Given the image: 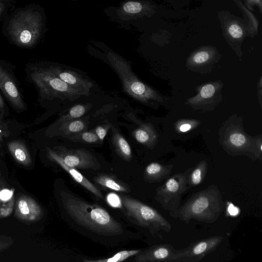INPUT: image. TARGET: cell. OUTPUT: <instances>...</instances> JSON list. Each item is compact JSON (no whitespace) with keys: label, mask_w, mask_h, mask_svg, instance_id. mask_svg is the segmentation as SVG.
Listing matches in <instances>:
<instances>
[{"label":"cell","mask_w":262,"mask_h":262,"mask_svg":"<svg viewBox=\"0 0 262 262\" xmlns=\"http://www.w3.org/2000/svg\"><path fill=\"white\" fill-rule=\"evenodd\" d=\"M45 25V16L41 11L28 8L14 15L9 23L8 32L16 45L30 48L39 39Z\"/></svg>","instance_id":"cell-3"},{"label":"cell","mask_w":262,"mask_h":262,"mask_svg":"<svg viewBox=\"0 0 262 262\" xmlns=\"http://www.w3.org/2000/svg\"><path fill=\"white\" fill-rule=\"evenodd\" d=\"M217 90L214 84L208 83L204 85L201 89L198 95L190 98L189 101L193 104H199L200 102L205 101L213 97Z\"/></svg>","instance_id":"cell-24"},{"label":"cell","mask_w":262,"mask_h":262,"mask_svg":"<svg viewBox=\"0 0 262 262\" xmlns=\"http://www.w3.org/2000/svg\"><path fill=\"white\" fill-rule=\"evenodd\" d=\"M66 138L73 142H80L88 144L96 143L99 141L96 134L94 132L91 131L88 132L84 130L79 133L70 135Z\"/></svg>","instance_id":"cell-25"},{"label":"cell","mask_w":262,"mask_h":262,"mask_svg":"<svg viewBox=\"0 0 262 262\" xmlns=\"http://www.w3.org/2000/svg\"><path fill=\"white\" fill-rule=\"evenodd\" d=\"M133 135L138 142L148 148L153 147L157 139L155 132L147 124H143L135 129Z\"/></svg>","instance_id":"cell-19"},{"label":"cell","mask_w":262,"mask_h":262,"mask_svg":"<svg viewBox=\"0 0 262 262\" xmlns=\"http://www.w3.org/2000/svg\"><path fill=\"white\" fill-rule=\"evenodd\" d=\"M192 128V125L191 124L188 123H185L182 124L179 126V130L181 132H186Z\"/></svg>","instance_id":"cell-35"},{"label":"cell","mask_w":262,"mask_h":262,"mask_svg":"<svg viewBox=\"0 0 262 262\" xmlns=\"http://www.w3.org/2000/svg\"><path fill=\"white\" fill-rule=\"evenodd\" d=\"M192 168L189 167L183 172L174 174L156 189V200L164 210L169 211L171 217L175 218L181 206L182 195L189 189L187 178Z\"/></svg>","instance_id":"cell-7"},{"label":"cell","mask_w":262,"mask_h":262,"mask_svg":"<svg viewBox=\"0 0 262 262\" xmlns=\"http://www.w3.org/2000/svg\"><path fill=\"white\" fill-rule=\"evenodd\" d=\"M223 239V236H212L191 243L184 249H174L169 262H199L214 251Z\"/></svg>","instance_id":"cell-8"},{"label":"cell","mask_w":262,"mask_h":262,"mask_svg":"<svg viewBox=\"0 0 262 262\" xmlns=\"http://www.w3.org/2000/svg\"><path fill=\"white\" fill-rule=\"evenodd\" d=\"M224 209L222 196L217 186L211 184L193 194L179 207L174 219L188 224L192 219L207 223L215 222Z\"/></svg>","instance_id":"cell-2"},{"label":"cell","mask_w":262,"mask_h":262,"mask_svg":"<svg viewBox=\"0 0 262 262\" xmlns=\"http://www.w3.org/2000/svg\"><path fill=\"white\" fill-rule=\"evenodd\" d=\"M106 200L107 204L112 207L121 208L122 206L120 196L114 192H111L107 194Z\"/></svg>","instance_id":"cell-29"},{"label":"cell","mask_w":262,"mask_h":262,"mask_svg":"<svg viewBox=\"0 0 262 262\" xmlns=\"http://www.w3.org/2000/svg\"><path fill=\"white\" fill-rule=\"evenodd\" d=\"M4 3L0 2V16L4 12L5 6Z\"/></svg>","instance_id":"cell-37"},{"label":"cell","mask_w":262,"mask_h":262,"mask_svg":"<svg viewBox=\"0 0 262 262\" xmlns=\"http://www.w3.org/2000/svg\"><path fill=\"white\" fill-rule=\"evenodd\" d=\"M229 205H228L227 207V212L228 215L230 216H236L240 212L239 209L235 206L232 203L228 202Z\"/></svg>","instance_id":"cell-34"},{"label":"cell","mask_w":262,"mask_h":262,"mask_svg":"<svg viewBox=\"0 0 262 262\" xmlns=\"http://www.w3.org/2000/svg\"><path fill=\"white\" fill-rule=\"evenodd\" d=\"M6 109L5 102L0 94V112L5 115L6 113Z\"/></svg>","instance_id":"cell-36"},{"label":"cell","mask_w":262,"mask_h":262,"mask_svg":"<svg viewBox=\"0 0 262 262\" xmlns=\"http://www.w3.org/2000/svg\"><path fill=\"white\" fill-rule=\"evenodd\" d=\"M120 198L126 215L138 226L147 228L153 235L161 230H171L169 222L155 209L127 195Z\"/></svg>","instance_id":"cell-6"},{"label":"cell","mask_w":262,"mask_h":262,"mask_svg":"<svg viewBox=\"0 0 262 262\" xmlns=\"http://www.w3.org/2000/svg\"><path fill=\"white\" fill-rule=\"evenodd\" d=\"M210 59V53L206 51H201L195 53L191 58L193 64L200 65L207 62Z\"/></svg>","instance_id":"cell-28"},{"label":"cell","mask_w":262,"mask_h":262,"mask_svg":"<svg viewBox=\"0 0 262 262\" xmlns=\"http://www.w3.org/2000/svg\"><path fill=\"white\" fill-rule=\"evenodd\" d=\"M46 154L48 158L58 164L60 167L68 172L73 179L79 184L93 193L96 196L103 199V196L100 190L82 173L78 171L76 168L70 167L66 165L52 149L49 147H46Z\"/></svg>","instance_id":"cell-13"},{"label":"cell","mask_w":262,"mask_h":262,"mask_svg":"<svg viewBox=\"0 0 262 262\" xmlns=\"http://www.w3.org/2000/svg\"><path fill=\"white\" fill-rule=\"evenodd\" d=\"M47 68L70 86L82 93L84 96L90 95V90L94 86L93 83L90 80L76 72L60 67L50 66Z\"/></svg>","instance_id":"cell-12"},{"label":"cell","mask_w":262,"mask_h":262,"mask_svg":"<svg viewBox=\"0 0 262 262\" xmlns=\"http://www.w3.org/2000/svg\"><path fill=\"white\" fill-rule=\"evenodd\" d=\"M14 241L11 237L4 235L0 236V252L9 248L13 244Z\"/></svg>","instance_id":"cell-31"},{"label":"cell","mask_w":262,"mask_h":262,"mask_svg":"<svg viewBox=\"0 0 262 262\" xmlns=\"http://www.w3.org/2000/svg\"><path fill=\"white\" fill-rule=\"evenodd\" d=\"M14 208L16 216L24 222H37L43 216L42 208L30 196H19L15 201Z\"/></svg>","instance_id":"cell-11"},{"label":"cell","mask_w":262,"mask_h":262,"mask_svg":"<svg viewBox=\"0 0 262 262\" xmlns=\"http://www.w3.org/2000/svg\"><path fill=\"white\" fill-rule=\"evenodd\" d=\"M111 126L110 124L103 125H98L95 128V133L97 136L100 142H102L107 134V131Z\"/></svg>","instance_id":"cell-30"},{"label":"cell","mask_w":262,"mask_h":262,"mask_svg":"<svg viewBox=\"0 0 262 262\" xmlns=\"http://www.w3.org/2000/svg\"><path fill=\"white\" fill-rule=\"evenodd\" d=\"M208 170V164L203 160L192 168L187 178L188 188L200 185L204 180Z\"/></svg>","instance_id":"cell-21"},{"label":"cell","mask_w":262,"mask_h":262,"mask_svg":"<svg viewBox=\"0 0 262 262\" xmlns=\"http://www.w3.org/2000/svg\"><path fill=\"white\" fill-rule=\"evenodd\" d=\"M14 189H3L0 191L1 201L4 202L8 201L13 198Z\"/></svg>","instance_id":"cell-33"},{"label":"cell","mask_w":262,"mask_h":262,"mask_svg":"<svg viewBox=\"0 0 262 262\" xmlns=\"http://www.w3.org/2000/svg\"><path fill=\"white\" fill-rule=\"evenodd\" d=\"M142 250L140 249L122 250L110 257L98 259H84V262H120L136 255Z\"/></svg>","instance_id":"cell-23"},{"label":"cell","mask_w":262,"mask_h":262,"mask_svg":"<svg viewBox=\"0 0 262 262\" xmlns=\"http://www.w3.org/2000/svg\"><path fill=\"white\" fill-rule=\"evenodd\" d=\"M67 165L75 168L96 170L100 165L95 156L84 148H69L64 146H56L52 148Z\"/></svg>","instance_id":"cell-9"},{"label":"cell","mask_w":262,"mask_h":262,"mask_svg":"<svg viewBox=\"0 0 262 262\" xmlns=\"http://www.w3.org/2000/svg\"><path fill=\"white\" fill-rule=\"evenodd\" d=\"M4 117L5 115L0 112V145L12 134L10 123Z\"/></svg>","instance_id":"cell-26"},{"label":"cell","mask_w":262,"mask_h":262,"mask_svg":"<svg viewBox=\"0 0 262 262\" xmlns=\"http://www.w3.org/2000/svg\"><path fill=\"white\" fill-rule=\"evenodd\" d=\"M112 143L116 153L124 161L129 162L133 158L132 151L130 146L123 137L117 130L113 133Z\"/></svg>","instance_id":"cell-20"},{"label":"cell","mask_w":262,"mask_h":262,"mask_svg":"<svg viewBox=\"0 0 262 262\" xmlns=\"http://www.w3.org/2000/svg\"><path fill=\"white\" fill-rule=\"evenodd\" d=\"M0 90L15 111L21 112L26 109V104L14 79L1 63Z\"/></svg>","instance_id":"cell-10"},{"label":"cell","mask_w":262,"mask_h":262,"mask_svg":"<svg viewBox=\"0 0 262 262\" xmlns=\"http://www.w3.org/2000/svg\"><path fill=\"white\" fill-rule=\"evenodd\" d=\"M14 206L15 200L13 197L0 205V219L8 217L12 213Z\"/></svg>","instance_id":"cell-27"},{"label":"cell","mask_w":262,"mask_h":262,"mask_svg":"<svg viewBox=\"0 0 262 262\" xmlns=\"http://www.w3.org/2000/svg\"><path fill=\"white\" fill-rule=\"evenodd\" d=\"M27 72L42 100L60 99L74 101L84 96L51 73L47 68L31 67Z\"/></svg>","instance_id":"cell-4"},{"label":"cell","mask_w":262,"mask_h":262,"mask_svg":"<svg viewBox=\"0 0 262 262\" xmlns=\"http://www.w3.org/2000/svg\"><path fill=\"white\" fill-rule=\"evenodd\" d=\"M113 9V12H110L108 15L118 23L125 24L138 18L144 12V6L139 1L128 0Z\"/></svg>","instance_id":"cell-14"},{"label":"cell","mask_w":262,"mask_h":262,"mask_svg":"<svg viewBox=\"0 0 262 262\" xmlns=\"http://www.w3.org/2000/svg\"><path fill=\"white\" fill-rule=\"evenodd\" d=\"M63 206L77 224L92 232L105 236H113L123 232L122 225L103 208L91 204L72 193H60Z\"/></svg>","instance_id":"cell-1"},{"label":"cell","mask_w":262,"mask_h":262,"mask_svg":"<svg viewBox=\"0 0 262 262\" xmlns=\"http://www.w3.org/2000/svg\"><path fill=\"white\" fill-rule=\"evenodd\" d=\"M106 57L119 77L124 92L129 96L144 103L159 99L156 92L138 78L129 62L112 51H109Z\"/></svg>","instance_id":"cell-5"},{"label":"cell","mask_w":262,"mask_h":262,"mask_svg":"<svg viewBox=\"0 0 262 262\" xmlns=\"http://www.w3.org/2000/svg\"><path fill=\"white\" fill-rule=\"evenodd\" d=\"M8 149L15 160L21 165L29 166L32 163V158L25 142L14 139L7 144Z\"/></svg>","instance_id":"cell-17"},{"label":"cell","mask_w":262,"mask_h":262,"mask_svg":"<svg viewBox=\"0 0 262 262\" xmlns=\"http://www.w3.org/2000/svg\"><path fill=\"white\" fill-rule=\"evenodd\" d=\"M70 1H77V0H70Z\"/></svg>","instance_id":"cell-39"},{"label":"cell","mask_w":262,"mask_h":262,"mask_svg":"<svg viewBox=\"0 0 262 262\" xmlns=\"http://www.w3.org/2000/svg\"><path fill=\"white\" fill-rule=\"evenodd\" d=\"M12 0H0V2L4 3L5 2H9Z\"/></svg>","instance_id":"cell-38"},{"label":"cell","mask_w":262,"mask_h":262,"mask_svg":"<svg viewBox=\"0 0 262 262\" xmlns=\"http://www.w3.org/2000/svg\"><path fill=\"white\" fill-rule=\"evenodd\" d=\"M89 108L88 105L79 104L72 107L68 113L63 114L48 128H53L62 123L76 119L83 116Z\"/></svg>","instance_id":"cell-22"},{"label":"cell","mask_w":262,"mask_h":262,"mask_svg":"<svg viewBox=\"0 0 262 262\" xmlns=\"http://www.w3.org/2000/svg\"><path fill=\"white\" fill-rule=\"evenodd\" d=\"M0 191H1V189H0ZM1 199H0V202H1Z\"/></svg>","instance_id":"cell-40"},{"label":"cell","mask_w":262,"mask_h":262,"mask_svg":"<svg viewBox=\"0 0 262 262\" xmlns=\"http://www.w3.org/2000/svg\"><path fill=\"white\" fill-rule=\"evenodd\" d=\"M228 32L230 35L235 38H239L243 35V30L237 25L232 24L228 29Z\"/></svg>","instance_id":"cell-32"},{"label":"cell","mask_w":262,"mask_h":262,"mask_svg":"<svg viewBox=\"0 0 262 262\" xmlns=\"http://www.w3.org/2000/svg\"><path fill=\"white\" fill-rule=\"evenodd\" d=\"M173 167L172 164L163 165L158 162L150 163L144 169L143 179L149 183L160 182L169 177Z\"/></svg>","instance_id":"cell-16"},{"label":"cell","mask_w":262,"mask_h":262,"mask_svg":"<svg viewBox=\"0 0 262 262\" xmlns=\"http://www.w3.org/2000/svg\"><path fill=\"white\" fill-rule=\"evenodd\" d=\"M94 180L97 184L105 188L120 192L128 193L130 191L127 184L113 175L102 174L95 177Z\"/></svg>","instance_id":"cell-18"},{"label":"cell","mask_w":262,"mask_h":262,"mask_svg":"<svg viewBox=\"0 0 262 262\" xmlns=\"http://www.w3.org/2000/svg\"><path fill=\"white\" fill-rule=\"evenodd\" d=\"M174 249L170 244L154 245L135 255L137 262H169Z\"/></svg>","instance_id":"cell-15"}]
</instances>
